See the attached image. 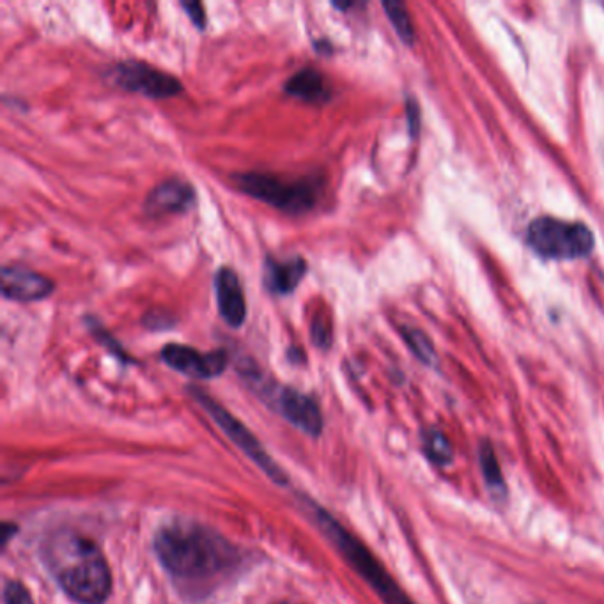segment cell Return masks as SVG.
I'll list each match as a JSON object with an SVG mask.
<instances>
[{"mask_svg":"<svg viewBox=\"0 0 604 604\" xmlns=\"http://www.w3.org/2000/svg\"><path fill=\"white\" fill-rule=\"evenodd\" d=\"M282 91L310 105H325L332 100V87L328 84L325 75L316 68L305 66L287 78L282 86Z\"/></svg>","mask_w":604,"mask_h":604,"instance_id":"obj_14","label":"cell"},{"mask_svg":"<svg viewBox=\"0 0 604 604\" xmlns=\"http://www.w3.org/2000/svg\"><path fill=\"white\" fill-rule=\"evenodd\" d=\"M233 181L243 194L286 215H305L314 210L325 185L321 174L287 179L257 171L234 174Z\"/></svg>","mask_w":604,"mask_h":604,"instance_id":"obj_4","label":"cell"},{"mask_svg":"<svg viewBox=\"0 0 604 604\" xmlns=\"http://www.w3.org/2000/svg\"><path fill=\"white\" fill-rule=\"evenodd\" d=\"M302 504H305L310 518H314V523L318 525L326 539L339 550L342 557L346 558L349 566L353 567L372 589L380 594L385 604H413L403 590L399 589V585L392 580V576L383 569L380 562L372 557L371 551L367 550L357 537L349 534L330 512L305 496H302Z\"/></svg>","mask_w":604,"mask_h":604,"instance_id":"obj_3","label":"cell"},{"mask_svg":"<svg viewBox=\"0 0 604 604\" xmlns=\"http://www.w3.org/2000/svg\"><path fill=\"white\" fill-rule=\"evenodd\" d=\"M142 328L148 332H169L178 326L179 319L172 310L156 307L151 309L140 319Z\"/></svg>","mask_w":604,"mask_h":604,"instance_id":"obj_19","label":"cell"},{"mask_svg":"<svg viewBox=\"0 0 604 604\" xmlns=\"http://www.w3.org/2000/svg\"><path fill=\"white\" fill-rule=\"evenodd\" d=\"M286 360L291 365H305L307 364V355L300 346H289L286 349Z\"/></svg>","mask_w":604,"mask_h":604,"instance_id":"obj_24","label":"cell"},{"mask_svg":"<svg viewBox=\"0 0 604 604\" xmlns=\"http://www.w3.org/2000/svg\"><path fill=\"white\" fill-rule=\"evenodd\" d=\"M197 206L195 186L181 178H169L149 192L142 211L146 217L160 218L185 215Z\"/></svg>","mask_w":604,"mask_h":604,"instance_id":"obj_11","label":"cell"},{"mask_svg":"<svg viewBox=\"0 0 604 604\" xmlns=\"http://www.w3.org/2000/svg\"><path fill=\"white\" fill-rule=\"evenodd\" d=\"M527 241L539 256L580 259L594 248V234L587 225L541 217L528 225Z\"/></svg>","mask_w":604,"mask_h":604,"instance_id":"obj_7","label":"cell"},{"mask_svg":"<svg viewBox=\"0 0 604 604\" xmlns=\"http://www.w3.org/2000/svg\"><path fill=\"white\" fill-rule=\"evenodd\" d=\"M403 337L406 344H408V348L415 353V357L420 358L424 364H433V344L424 333L420 330H413V328H403Z\"/></svg>","mask_w":604,"mask_h":604,"instance_id":"obj_20","label":"cell"},{"mask_svg":"<svg viewBox=\"0 0 604 604\" xmlns=\"http://www.w3.org/2000/svg\"><path fill=\"white\" fill-rule=\"evenodd\" d=\"M479 459H481L482 473H484V479L488 482L489 488L495 493H504V475H502V468L498 465V457H496L495 450L489 445L484 443L479 452Z\"/></svg>","mask_w":604,"mask_h":604,"instance_id":"obj_18","label":"cell"},{"mask_svg":"<svg viewBox=\"0 0 604 604\" xmlns=\"http://www.w3.org/2000/svg\"><path fill=\"white\" fill-rule=\"evenodd\" d=\"M422 445H424L426 456L431 459V463H434V465H449L450 461L454 459L452 445L447 440V436L440 433L438 429L426 431L422 436Z\"/></svg>","mask_w":604,"mask_h":604,"instance_id":"obj_16","label":"cell"},{"mask_svg":"<svg viewBox=\"0 0 604 604\" xmlns=\"http://www.w3.org/2000/svg\"><path fill=\"white\" fill-rule=\"evenodd\" d=\"M160 360L172 371L181 372L194 380H213L224 374L229 365V353L225 349L199 351L186 344H167L160 351Z\"/></svg>","mask_w":604,"mask_h":604,"instance_id":"obj_9","label":"cell"},{"mask_svg":"<svg viewBox=\"0 0 604 604\" xmlns=\"http://www.w3.org/2000/svg\"><path fill=\"white\" fill-rule=\"evenodd\" d=\"M54 280L20 264L0 268V295L8 302L34 303L47 300L55 293Z\"/></svg>","mask_w":604,"mask_h":604,"instance_id":"obj_10","label":"cell"},{"mask_svg":"<svg viewBox=\"0 0 604 604\" xmlns=\"http://www.w3.org/2000/svg\"><path fill=\"white\" fill-rule=\"evenodd\" d=\"M4 603L6 604H34L31 592L22 581L9 580L4 585Z\"/></svg>","mask_w":604,"mask_h":604,"instance_id":"obj_22","label":"cell"},{"mask_svg":"<svg viewBox=\"0 0 604 604\" xmlns=\"http://www.w3.org/2000/svg\"><path fill=\"white\" fill-rule=\"evenodd\" d=\"M310 339H312V344L321 351H328L332 348L333 328L326 321L323 312H318L310 321Z\"/></svg>","mask_w":604,"mask_h":604,"instance_id":"obj_21","label":"cell"},{"mask_svg":"<svg viewBox=\"0 0 604 604\" xmlns=\"http://www.w3.org/2000/svg\"><path fill=\"white\" fill-rule=\"evenodd\" d=\"M153 548L176 587L194 599L210 596L245 562L236 544L192 519L167 521L156 530Z\"/></svg>","mask_w":604,"mask_h":604,"instance_id":"obj_1","label":"cell"},{"mask_svg":"<svg viewBox=\"0 0 604 604\" xmlns=\"http://www.w3.org/2000/svg\"><path fill=\"white\" fill-rule=\"evenodd\" d=\"M39 557L62 592L78 604H105L112 571L100 544L71 528H57L39 544Z\"/></svg>","mask_w":604,"mask_h":604,"instance_id":"obj_2","label":"cell"},{"mask_svg":"<svg viewBox=\"0 0 604 604\" xmlns=\"http://www.w3.org/2000/svg\"><path fill=\"white\" fill-rule=\"evenodd\" d=\"M186 390H188V394L194 397L195 403L201 404L202 410L206 411L211 419L215 420V424L224 431L225 436H227L238 449L243 450V454H245L252 463H256V465L266 473L268 479H272V481L275 482V484H279V486H287V482L289 481H287L286 472L273 461V457L263 449L261 442L257 440L256 436L252 434V431H250L243 422L236 419L231 411L225 410L224 406L218 403L215 397H211V395L208 394V392H204L202 388L195 387V385H188Z\"/></svg>","mask_w":604,"mask_h":604,"instance_id":"obj_6","label":"cell"},{"mask_svg":"<svg viewBox=\"0 0 604 604\" xmlns=\"http://www.w3.org/2000/svg\"><path fill=\"white\" fill-rule=\"evenodd\" d=\"M381 6L385 9L388 20L397 32V36L403 39L406 45H411L415 41V32H413V25H411V18L406 6L401 2H383Z\"/></svg>","mask_w":604,"mask_h":604,"instance_id":"obj_17","label":"cell"},{"mask_svg":"<svg viewBox=\"0 0 604 604\" xmlns=\"http://www.w3.org/2000/svg\"><path fill=\"white\" fill-rule=\"evenodd\" d=\"M105 75L119 89L142 94L149 100H169L185 91L178 77L137 59L114 62Z\"/></svg>","mask_w":604,"mask_h":604,"instance_id":"obj_8","label":"cell"},{"mask_svg":"<svg viewBox=\"0 0 604 604\" xmlns=\"http://www.w3.org/2000/svg\"><path fill=\"white\" fill-rule=\"evenodd\" d=\"M84 325H86L87 332L93 335L94 341L98 342L100 346L107 349L112 357L117 358L121 364H137V360L121 346V342L117 341L116 337L109 332L105 325L101 323V319L96 318L93 314H86L84 316Z\"/></svg>","mask_w":604,"mask_h":604,"instance_id":"obj_15","label":"cell"},{"mask_svg":"<svg viewBox=\"0 0 604 604\" xmlns=\"http://www.w3.org/2000/svg\"><path fill=\"white\" fill-rule=\"evenodd\" d=\"M312 47L316 50V54L325 55V57H330V55H333V52H335L332 41L326 38L314 39V41H312Z\"/></svg>","mask_w":604,"mask_h":604,"instance_id":"obj_25","label":"cell"},{"mask_svg":"<svg viewBox=\"0 0 604 604\" xmlns=\"http://www.w3.org/2000/svg\"><path fill=\"white\" fill-rule=\"evenodd\" d=\"M309 272V263L302 256L289 257L280 261L266 256L263 264V284L266 293L272 296H289L295 293Z\"/></svg>","mask_w":604,"mask_h":604,"instance_id":"obj_13","label":"cell"},{"mask_svg":"<svg viewBox=\"0 0 604 604\" xmlns=\"http://www.w3.org/2000/svg\"><path fill=\"white\" fill-rule=\"evenodd\" d=\"M213 287L220 318L224 319L225 325L240 330L247 321V298L240 275L231 266H220L213 277Z\"/></svg>","mask_w":604,"mask_h":604,"instance_id":"obj_12","label":"cell"},{"mask_svg":"<svg viewBox=\"0 0 604 604\" xmlns=\"http://www.w3.org/2000/svg\"><path fill=\"white\" fill-rule=\"evenodd\" d=\"M275 604H293V603H287V601H280V603H275Z\"/></svg>","mask_w":604,"mask_h":604,"instance_id":"obj_28","label":"cell"},{"mask_svg":"<svg viewBox=\"0 0 604 604\" xmlns=\"http://www.w3.org/2000/svg\"><path fill=\"white\" fill-rule=\"evenodd\" d=\"M353 6H355L353 2H332V8L339 9V11H348Z\"/></svg>","mask_w":604,"mask_h":604,"instance_id":"obj_27","label":"cell"},{"mask_svg":"<svg viewBox=\"0 0 604 604\" xmlns=\"http://www.w3.org/2000/svg\"><path fill=\"white\" fill-rule=\"evenodd\" d=\"M181 8L188 15L190 22L194 24L197 31H206L208 16H206V8H204L202 2H197V0H194V2H181Z\"/></svg>","mask_w":604,"mask_h":604,"instance_id":"obj_23","label":"cell"},{"mask_svg":"<svg viewBox=\"0 0 604 604\" xmlns=\"http://www.w3.org/2000/svg\"><path fill=\"white\" fill-rule=\"evenodd\" d=\"M248 387L259 395L264 403L279 411L280 415L312 438H319L325 429L323 411L319 408L318 401L309 394H303L293 387H282L268 378L261 367L254 364L247 365L240 374Z\"/></svg>","mask_w":604,"mask_h":604,"instance_id":"obj_5","label":"cell"},{"mask_svg":"<svg viewBox=\"0 0 604 604\" xmlns=\"http://www.w3.org/2000/svg\"><path fill=\"white\" fill-rule=\"evenodd\" d=\"M16 530H18V528H16V525H11V523H4V535H2V544H4V546L9 543V537H11V535L16 534Z\"/></svg>","mask_w":604,"mask_h":604,"instance_id":"obj_26","label":"cell"}]
</instances>
